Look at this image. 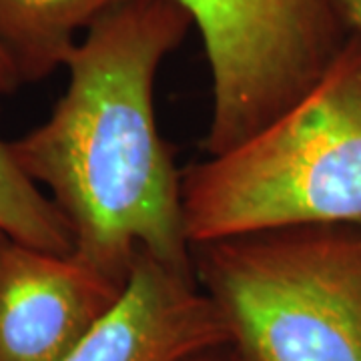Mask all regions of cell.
I'll use <instances>...</instances> for the list:
<instances>
[{
    "instance_id": "8fae6325",
    "label": "cell",
    "mask_w": 361,
    "mask_h": 361,
    "mask_svg": "<svg viewBox=\"0 0 361 361\" xmlns=\"http://www.w3.org/2000/svg\"><path fill=\"white\" fill-rule=\"evenodd\" d=\"M189 361H239V357L233 353L231 348L215 349V351H207L203 355H197Z\"/></svg>"
},
{
    "instance_id": "5b68a950",
    "label": "cell",
    "mask_w": 361,
    "mask_h": 361,
    "mask_svg": "<svg viewBox=\"0 0 361 361\" xmlns=\"http://www.w3.org/2000/svg\"><path fill=\"white\" fill-rule=\"evenodd\" d=\"M229 345L195 271L139 255L115 305L61 361H189Z\"/></svg>"
},
{
    "instance_id": "7c38bea8",
    "label": "cell",
    "mask_w": 361,
    "mask_h": 361,
    "mask_svg": "<svg viewBox=\"0 0 361 361\" xmlns=\"http://www.w3.org/2000/svg\"><path fill=\"white\" fill-rule=\"evenodd\" d=\"M4 239H8V237H4V235H2V233H0V243H2V241H4Z\"/></svg>"
},
{
    "instance_id": "6da1fadb",
    "label": "cell",
    "mask_w": 361,
    "mask_h": 361,
    "mask_svg": "<svg viewBox=\"0 0 361 361\" xmlns=\"http://www.w3.org/2000/svg\"><path fill=\"white\" fill-rule=\"evenodd\" d=\"M193 25L177 0H130L89 26L51 116L11 145L65 217L73 257L118 285L139 255L195 271L183 173L161 137L157 73Z\"/></svg>"
},
{
    "instance_id": "3957f363",
    "label": "cell",
    "mask_w": 361,
    "mask_h": 361,
    "mask_svg": "<svg viewBox=\"0 0 361 361\" xmlns=\"http://www.w3.org/2000/svg\"><path fill=\"white\" fill-rule=\"evenodd\" d=\"M193 267L239 361H361V225L209 241Z\"/></svg>"
},
{
    "instance_id": "7a4b0ae2",
    "label": "cell",
    "mask_w": 361,
    "mask_h": 361,
    "mask_svg": "<svg viewBox=\"0 0 361 361\" xmlns=\"http://www.w3.org/2000/svg\"><path fill=\"white\" fill-rule=\"evenodd\" d=\"M191 247L293 227L361 225V39L237 147L183 173Z\"/></svg>"
},
{
    "instance_id": "ba28073f",
    "label": "cell",
    "mask_w": 361,
    "mask_h": 361,
    "mask_svg": "<svg viewBox=\"0 0 361 361\" xmlns=\"http://www.w3.org/2000/svg\"><path fill=\"white\" fill-rule=\"evenodd\" d=\"M0 233L42 251L73 253V233L65 217L20 169L4 141H0Z\"/></svg>"
},
{
    "instance_id": "52a82bcc",
    "label": "cell",
    "mask_w": 361,
    "mask_h": 361,
    "mask_svg": "<svg viewBox=\"0 0 361 361\" xmlns=\"http://www.w3.org/2000/svg\"><path fill=\"white\" fill-rule=\"evenodd\" d=\"M130 0H0V49L20 82H39L66 66L77 32Z\"/></svg>"
},
{
    "instance_id": "30bf717a",
    "label": "cell",
    "mask_w": 361,
    "mask_h": 361,
    "mask_svg": "<svg viewBox=\"0 0 361 361\" xmlns=\"http://www.w3.org/2000/svg\"><path fill=\"white\" fill-rule=\"evenodd\" d=\"M339 6L351 35L361 39V0H339Z\"/></svg>"
},
{
    "instance_id": "9c48e42d",
    "label": "cell",
    "mask_w": 361,
    "mask_h": 361,
    "mask_svg": "<svg viewBox=\"0 0 361 361\" xmlns=\"http://www.w3.org/2000/svg\"><path fill=\"white\" fill-rule=\"evenodd\" d=\"M20 78L14 71L11 59L0 49V94H13L20 87Z\"/></svg>"
},
{
    "instance_id": "8992f818",
    "label": "cell",
    "mask_w": 361,
    "mask_h": 361,
    "mask_svg": "<svg viewBox=\"0 0 361 361\" xmlns=\"http://www.w3.org/2000/svg\"><path fill=\"white\" fill-rule=\"evenodd\" d=\"M125 285L13 239L0 243V361H61Z\"/></svg>"
},
{
    "instance_id": "277c9868",
    "label": "cell",
    "mask_w": 361,
    "mask_h": 361,
    "mask_svg": "<svg viewBox=\"0 0 361 361\" xmlns=\"http://www.w3.org/2000/svg\"><path fill=\"white\" fill-rule=\"evenodd\" d=\"M205 47L213 106L203 149L237 147L317 82L345 44L339 0H177Z\"/></svg>"
}]
</instances>
